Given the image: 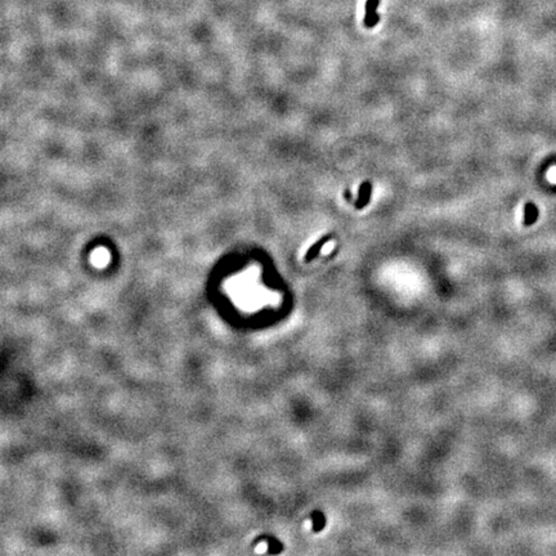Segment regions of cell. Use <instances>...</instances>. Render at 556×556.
<instances>
[{"instance_id": "5b68a950", "label": "cell", "mask_w": 556, "mask_h": 556, "mask_svg": "<svg viewBox=\"0 0 556 556\" xmlns=\"http://www.w3.org/2000/svg\"><path fill=\"white\" fill-rule=\"evenodd\" d=\"M345 197H347V200H350L352 198V193L349 191H345Z\"/></svg>"}, {"instance_id": "7a4b0ae2", "label": "cell", "mask_w": 556, "mask_h": 556, "mask_svg": "<svg viewBox=\"0 0 556 556\" xmlns=\"http://www.w3.org/2000/svg\"><path fill=\"white\" fill-rule=\"evenodd\" d=\"M371 192H372V184L368 183V182H364V183L359 187L358 201L355 202L357 209H362V207H364L367 204H368V201H370V198H371Z\"/></svg>"}, {"instance_id": "277c9868", "label": "cell", "mask_w": 556, "mask_h": 556, "mask_svg": "<svg viewBox=\"0 0 556 556\" xmlns=\"http://www.w3.org/2000/svg\"><path fill=\"white\" fill-rule=\"evenodd\" d=\"M536 215H537V210L534 209V206L533 205H527V207H525V216H527V219H525V223H532L534 219H536Z\"/></svg>"}, {"instance_id": "3957f363", "label": "cell", "mask_w": 556, "mask_h": 556, "mask_svg": "<svg viewBox=\"0 0 556 556\" xmlns=\"http://www.w3.org/2000/svg\"><path fill=\"white\" fill-rule=\"evenodd\" d=\"M330 240H331V237H330V236H325L324 239L321 240V241H318L317 244H315L314 246H313V248L310 249V250H309V253H308V259H313V257H314L315 254H317L318 251H321V249H322V246H324V245L326 244L327 241H330Z\"/></svg>"}, {"instance_id": "6da1fadb", "label": "cell", "mask_w": 556, "mask_h": 556, "mask_svg": "<svg viewBox=\"0 0 556 556\" xmlns=\"http://www.w3.org/2000/svg\"><path fill=\"white\" fill-rule=\"evenodd\" d=\"M380 0H367L366 2V16H364V26L373 27L379 24V15L376 13V9L379 6Z\"/></svg>"}]
</instances>
